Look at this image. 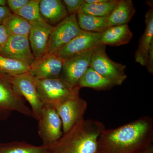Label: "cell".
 Returning <instances> with one entry per match:
<instances>
[{
  "label": "cell",
  "instance_id": "6da1fadb",
  "mask_svg": "<svg viewBox=\"0 0 153 153\" xmlns=\"http://www.w3.org/2000/svg\"><path fill=\"white\" fill-rule=\"evenodd\" d=\"M153 141V120L145 116L116 128L105 129L97 140V153H134Z\"/></svg>",
  "mask_w": 153,
  "mask_h": 153
},
{
  "label": "cell",
  "instance_id": "7a4b0ae2",
  "mask_svg": "<svg viewBox=\"0 0 153 153\" xmlns=\"http://www.w3.org/2000/svg\"><path fill=\"white\" fill-rule=\"evenodd\" d=\"M105 127L101 122L83 119L51 147L52 153H97V140Z\"/></svg>",
  "mask_w": 153,
  "mask_h": 153
},
{
  "label": "cell",
  "instance_id": "3957f363",
  "mask_svg": "<svg viewBox=\"0 0 153 153\" xmlns=\"http://www.w3.org/2000/svg\"><path fill=\"white\" fill-rule=\"evenodd\" d=\"M36 79L38 94L44 106L55 107L66 100L79 95V86H72L60 78Z\"/></svg>",
  "mask_w": 153,
  "mask_h": 153
},
{
  "label": "cell",
  "instance_id": "277c9868",
  "mask_svg": "<svg viewBox=\"0 0 153 153\" xmlns=\"http://www.w3.org/2000/svg\"><path fill=\"white\" fill-rule=\"evenodd\" d=\"M14 111L34 118L32 110L14 89L9 76L0 74V120H7Z\"/></svg>",
  "mask_w": 153,
  "mask_h": 153
},
{
  "label": "cell",
  "instance_id": "5b68a950",
  "mask_svg": "<svg viewBox=\"0 0 153 153\" xmlns=\"http://www.w3.org/2000/svg\"><path fill=\"white\" fill-rule=\"evenodd\" d=\"M38 121V133L43 146L52 147L63 135L62 123L55 107L44 105Z\"/></svg>",
  "mask_w": 153,
  "mask_h": 153
},
{
  "label": "cell",
  "instance_id": "8992f818",
  "mask_svg": "<svg viewBox=\"0 0 153 153\" xmlns=\"http://www.w3.org/2000/svg\"><path fill=\"white\" fill-rule=\"evenodd\" d=\"M90 67L102 76L121 85L126 79V66L111 60L106 54L105 46L101 45L94 50Z\"/></svg>",
  "mask_w": 153,
  "mask_h": 153
},
{
  "label": "cell",
  "instance_id": "52a82bcc",
  "mask_svg": "<svg viewBox=\"0 0 153 153\" xmlns=\"http://www.w3.org/2000/svg\"><path fill=\"white\" fill-rule=\"evenodd\" d=\"M83 31L78 25L76 15H68L53 26L49 36L47 53L56 54Z\"/></svg>",
  "mask_w": 153,
  "mask_h": 153
},
{
  "label": "cell",
  "instance_id": "ba28073f",
  "mask_svg": "<svg viewBox=\"0 0 153 153\" xmlns=\"http://www.w3.org/2000/svg\"><path fill=\"white\" fill-rule=\"evenodd\" d=\"M9 78L15 91L29 102L34 119L38 120L44 105L38 94L36 78L29 72Z\"/></svg>",
  "mask_w": 153,
  "mask_h": 153
},
{
  "label": "cell",
  "instance_id": "9c48e42d",
  "mask_svg": "<svg viewBox=\"0 0 153 153\" xmlns=\"http://www.w3.org/2000/svg\"><path fill=\"white\" fill-rule=\"evenodd\" d=\"M55 108L62 122L63 134H64L84 119L87 103L78 95L66 100Z\"/></svg>",
  "mask_w": 153,
  "mask_h": 153
},
{
  "label": "cell",
  "instance_id": "30bf717a",
  "mask_svg": "<svg viewBox=\"0 0 153 153\" xmlns=\"http://www.w3.org/2000/svg\"><path fill=\"white\" fill-rule=\"evenodd\" d=\"M102 33L83 31L56 53L64 60L96 49L100 43Z\"/></svg>",
  "mask_w": 153,
  "mask_h": 153
},
{
  "label": "cell",
  "instance_id": "8fae6325",
  "mask_svg": "<svg viewBox=\"0 0 153 153\" xmlns=\"http://www.w3.org/2000/svg\"><path fill=\"white\" fill-rule=\"evenodd\" d=\"M94 50L75 55L65 60L60 74V79L72 86H78L81 77L90 67L91 55Z\"/></svg>",
  "mask_w": 153,
  "mask_h": 153
},
{
  "label": "cell",
  "instance_id": "7c38bea8",
  "mask_svg": "<svg viewBox=\"0 0 153 153\" xmlns=\"http://www.w3.org/2000/svg\"><path fill=\"white\" fill-rule=\"evenodd\" d=\"M64 61L56 54L47 53L35 59L29 73L37 79L60 78Z\"/></svg>",
  "mask_w": 153,
  "mask_h": 153
},
{
  "label": "cell",
  "instance_id": "4fadbf2b",
  "mask_svg": "<svg viewBox=\"0 0 153 153\" xmlns=\"http://www.w3.org/2000/svg\"><path fill=\"white\" fill-rule=\"evenodd\" d=\"M0 55L26 63L30 66L35 58L30 47L29 37L10 36L0 52Z\"/></svg>",
  "mask_w": 153,
  "mask_h": 153
},
{
  "label": "cell",
  "instance_id": "5bb4252c",
  "mask_svg": "<svg viewBox=\"0 0 153 153\" xmlns=\"http://www.w3.org/2000/svg\"><path fill=\"white\" fill-rule=\"evenodd\" d=\"M30 24L29 41L33 55L37 59L47 53L49 36L53 26L44 19Z\"/></svg>",
  "mask_w": 153,
  "mask_h": 153
},
{
  "label": "cell",
  "instance_id": "9a60e30c",
  "mask_svg": "<svg viewBox=\"0 0 153 153\" xmlns=\"http://www.w3.org/2000/svg\"><path fill=\"white\" fill-rule=\"evenodd\" d=\"M146 29L141 37L138 47L135 53L136 62L141 66H146L149 50L153 43V10L150 9L145 16Z\"/></svg>",
  "mask_w": 153,
  "mask_h": 153
},
{
  "label": "cell",
  "instance_id": "2e32d148",
  "mask_svg": "<svg viewBox=\"0 0 153 153\" xmlns=\"http://www.w3.org/2000/svg\"><path fill=\"white\" fill-rule=\"evenodd\" d=\"M39 8L43 19L52 26L68 16L64 4L60 0H40Z\"/></svg>",
  "mask_w": 153,
  "mask_h": 153
},
{
  "label": "cell",
  "instance_id": "e0dca14e",
  "mask_svg": "<svg viewBox=\"0 0 153 153\" xmlns=\"http://www.w3.org/2000/svg\"><path fill=\"white\" fill-rule=\"evenodd\" d=\"M132 33L128 25L109 27L102 33L100 43L102 45L113 47L128 44Z\"/></svg>",
  "mask_w": 153,
  "mask_h": 153
},
{
  "label": "cell",
  "instance_id": "ac0fdd59",
  "mask_svg": "<svg viewBox=\"0 0 153 153\" xmlns=\"http://www.w3.org/2000/svg\"><path fill=\"white\" fill-rule=\"evenodd\" d=\"M135 13L131 0H120L109 16L107 17L108 27L127 25Z\"/></svg>",
  "mask_w": 153,
  "mask_h": 153
},
{
  "label": "cell",
  "instance_id": "d6986e66",
  "mask_svg": "<svg viewBox=\"0 0 153 153\" xmlns=\"http://www.w3.org/2000/svg\"><path fill=\"white\" fill-rule=\"evenodd\" d=\"M118 85L116 82L101 75L89 67L79 80L78 86L95 90H108Z\"/></svg>",
  "mask_w": 153,
  "mask_h": 153
},
{
  "label": "cell",
  "instance_id": "ffe728a7",
  "mask_svg": "<svg viewBox=\"0 0 153 153\" xmlns=\"http://www.w3.org/2000/svg\"><path fill=\"white\" fill-rule=\"evenodd\" d=\"M77 23L82 31L102 33L108 28L107 17H98L78 13L76 15Z\"/></svg>",
  "mask_w": 153,
  "mask_h": 153
},
{
  "label": "cell",
  "instance_id": "44dd1931",
  "mask_svg": "<svg viewBox=\"0 0 153 153\" xmlns=\"http://www.w3.org/2000/svg\"><path fill=\"white\" fill-rule=\"evenodd\" d=\"M0 153H52L51 147L36 146L23 142L0 143Z\"/></svg>",
  "mask_w": 153,
  "mask_h": 153
},
{
  "label": "cell",
  "instance_id": "7402d4cb",
  "mask_svg": "<svg viewBox=\"0 0 153 153\" xmlns=\"http://www.w3.org/2000/svg\"><path fill=\"white\" fill-rule=\"evenodd\" d=\"M3 25L11 36L29 37L31 29L30 22L17 14L12 13L5 19Z\"/></svg>",
  "mask_w": 153,
  "mask_h": 153
},
{
  "label": "cell",
  "instance_id": "603a6c76",
  "mask_svg": "<svg viewBox=\"0 0 153 153\" xmlns=\"http://www.w3.org/2000/svg\"><path fill=\"white\" fill-rule=\"evenodd\" d=\"M118 0H105L96 4L84 2L78 13L98 17H108L114 9Z\"/></svg>",
  "mask_w": 153,
  "mask_h": 153
},
{
  "label": "cell",
  "instance_id": "cb8c5ba5",
  "mask_svg": "<svg viewBox=\"0 0 153 153\" xmlns=\"http://www.w3.org/2000/svg\"><path fill=\"white\" fill-rule=\"evenodd\" d=\"M30 66L0 55V74L13 76L29 72Z\"/></svg>",
  "mask_w": 153,
  "mask_h": 153
},
{
  "label": "cell",
  "instance_id": "d4e9b609",
  "mask_svg": "<svg viewBox=\"0 0 153 153\" xmlns=\"http://www.w3.org/2000/svg\"><path fill=\"white\" fill-rule=\"evenodd\" d=\"M40 0H30V2L17 12L16 14L27 20L30 23L43 19L39 8Z\"/></svg>",
  "mask_w": 153,
  "mask_h": 153
},
{
  "label": "cell",
  "instance_id": "484cf974",
  "mask_svg": "<svg viewBox=\"0 0 153 153\" xmlns=\"http://www.w3.org/2000/svg\"><path fill=\"white\" fill-rule=\"evenodd\" d=\"M62 1L68 15H76L85 2L84 0H64Z\"/></svg>",
  "mask_w": 153,
  "mask_h": 153
},
{
  "label": "cell",
  "instance_id": "4316f807",
  "mask_svg": "<svg viewBox=\"0 0 153 153\" xmlns=\"http://www.w3.org/2000/svg\"><path fill=\"white\" fill-rule=\"evenodd\" d=\"M30 0H7V5L13 13H16L30 2Z\"/></svg>",
  "mask_w": 153,
  "mask_h": 153
},
{
  "label": "cell",
  "instance_id": "83f0119b",
  "mask_svg": "<svg viewBox=\"0 0 153 153\" xmlns=\"http://www.w3.org/2000/svg\"><path fill=\"white\" fill-rule=\"evenodd\" d=\"M10 36L4 25H0V52Z\"/></svg>",
  "mask_w": 153,
  "mask_h": 153
},
{
  "label": "cell",
  "instance_id": "f1b7e54d",
  "mask_svg": "<svg viewBox=\"0 0 153 153\" xmlns=\"http://www.w3.org/2000/svg\"><path fill=\"white\" fill-rule=\"evenodd\" d=\"M12 13L7 6H0V25H3L5 19Z\"/></svg>",
  "mask_w": 153,
  "mask_h": 153
},
{
  "label": "cell",
  "instance_id": "f546056e",
  "mask_svg": "<svg viewBox=\"0 0 153 153\" xmlns=\"http://www.w3.org/2000/svg\"><path fill=\"white\" fill-rule=\"evenodd\" d=\"M149 72L153 74V43L151 45L149 50L147 62L146 66Z\"/></svg>",
  "mask_w": 153,
  "mask_h": 153
},
{
  "label": "cell",
  "instance_id": "4dcf8cb0",
  "mask_svg": "<svg viewBox=\"0 0 153 153\" xmlns=\"http://www.w3.org/2000/svg\"><path fill=\"white\" fill-rule=\"evenodd\" d=\"M134 153H153V144L150 145L148 147L145 148L141 150Z\"/></svg>",
  "mask_w": 153,
  "mask_h": 153
},
{
  "label": "cell",
  "instance_id": "1f68e13d",
  "mask_svg": "<svg viewBox=\"0 0 153 153\" xmlns=\"http://www.w3.org/2000/svg\"><path fill=\"white\" fill-rule=\"evenodd\" d=\"M7 5V1L5 0H0V6H6Z\"/></svg>",
  "mask_w": 153,
  "mask_h": 153
}]
</instances>
